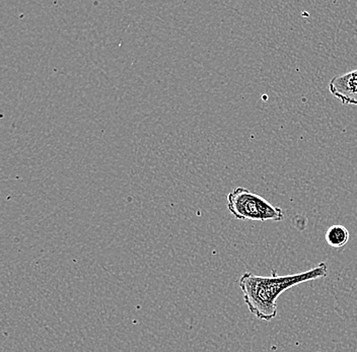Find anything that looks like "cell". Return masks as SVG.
I'll return each instance as SVG.
<instances>
[{"label":"cell","mask_w":357,"mask_h":352,"mask_svg":"<svg viewBox=\"0 0 357 352\" xmlns=\"http://www.w3.org/2000/svg\"><path fill=\"white\" fill-rule=\"evenodd\" d=\"M227 209L240 220H274L280 222L284 213L280 207L274 206L262 196L251 192L244 187H238L227 194Z\"/></svg>","instance_id":"cell-2"},{"label":"cell","mask_w":357,"mask_h":352,"mask_svg":"<svg viewBox=\"0 0 357 352\" xmlns=\"http://www.w3.org/2000/svg\"><path fill=\"white\" fill-rule=\"evenodd\" d=\"M329 91L345 106H357V69L333 77L329 82Z\"/></svg>","instance_id":"cell-3"},{"label":"cell","mask_w":357,"mask_h":352,"mask_svg":"<svg viewBox=\"0 0 357 352\" xmlns=\"http://www.w3.org/2000/svg\"><path fill=\"white\" fill-rule=\"evenodd\" d=\"M349 238V231L341 224L330 227L325 236L326 242L332 248H342L347 244Z\"/></svg>","instance_id":"cell-4"},{"label":"cell","mask_w":357,"mask_h":352,"mask_svg":"<svg viewBox=\"0 0 357 352\" xmlns=\"http://www.w3.org/2000/svg\"><path fill=\"white\" fill-rule=\"evenodd\" d=\"M328 275L326 263H320L305 273L283 276H258L251 273L240 278L241 289L250 313L259 320L271 321L278 316V300L281 293L291 287L324 278Z\"/></svg>","instance_id":"cell-1"}]
</instances>
